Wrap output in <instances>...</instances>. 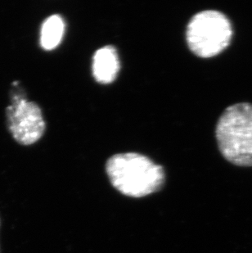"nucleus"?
Masks as SVG:
<instances>
[{"label": "nucleus", "mask_w": 252, "mask_h": 253, "mask_svg": "<svg viewBox=\"0 0 252 253\" xmlns=\"http://www.w3.org/2000/svg\"><path fill=\"white\" fill-rule=\"evenodd\" d=\"M112 185L126 196L141 198L157 191L164 184V170L138 153L117 154L107 163Z\"/></svg>", "instance_id": "f257e3e1"}, {"label": "nucleus", "mask_w": 252, "mask_h": 253, "mask_svg": "<svg viewBox=\"0 0 252 253\" xmlns=\"http://www.w3.org/2000/svg\"><path fill=\"white\" fill-rule=\"evenodd\" d=\"M222 156L238 167H252V103L229 106L222 113L215 129Z\"/></svg>", "instance_id": "f03ea898"}, {"label": "nucleus", "mask_w": 252, "mask_h": 253, "mask_svg": "<svg viewBox=\"0 0 252 253\" xmlns=\"http://www.w3.org/2000/svg\"><path fill=\"white\" fill-rule=\"evenodd\" d=\"M230 20L223 12L206 10L194 15L187 27L190 50L202 58L215 57L224 52L233 38Z\"/></svg>", "instance_id": "7ed1b4c3"}, {"label": "nucleus", "mask_w": 252, "mask_h": 253, "mask_svg": "<svg viewBox=\"0 0 252 253\" xmlns=\"http://www.w3.org/2000/svg\"><path fill=\"white\" fill-rule=\"evenodd\" d=\"M7 116L8 129L21 144L30 145L43 136L45 122L36 103L15 97L12 105L7 108Z\"/></svg>", "instance_id": "20e7f679"}, {"label": "nucleus", "mask_w": 252, "mask_h": 253, "mask_svg": "<svg viewBox=\"0 0 252 253\" xmlns=\"http://www.w3.org/2000/svg\"><path fill=\"white\" fill-rule=\"evenodd\" d=\"M120 61L117 50L112 46H105L93 56V75L101 84L114 82L120 71Z\"/></svg>", "instance_id": "39448f33"}, {"label": "nucleus", "mask_w": 252, "mask_h": 253, "mask_svg": "<svg viewBox=\"0 0 252 253\" xmlns=\"http://www.w3.org/2000/svg\"><path fill=\"white\" fill-rule=\"evenodd\" d=\"M64 21L59 15H52L47 18L41 28V43L46 50L57 48L64 35Z\"/></svg>", "instance_id": "423d86ee"}]
</instances>
